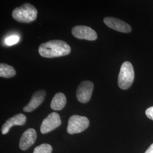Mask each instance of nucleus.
<instances>
[{
	"label": "nucleus",
	"instance_id": "13",
	"mask_svg": "<svg viewBox=\"0 0 153 153\" xmlns=\"http://www.w3.org/2000/svg\"><path fill=\"white\" fill-rule=\"evenodd\" d=\"M16 75V71L14 68L9 65L6 64L1 63L0 64V76L10 78L13 76H14Z\"/></svg>",
	"mask_w": 153,
	"mask_h": 153
},
{
	"label": "nucleus",
	"instance_id": "4",
	"mask_svg": "<svg viewBox=\"0 0 153 153\" xmlns=\"http://www.w3.org/2000/svg\"><path fill=\"white\" fill-rule=\"evenodd\" d=\"M90 122L86 117L79 115H73L68 120L67 132L69 134H76L86 130Z\"/></svg>",
	"mask_w": 153,
	"mask_h": 153
},
{
	"label": "nucleus",
	"instance_id": "6",
	"mask_svg": "<svg viewBox=\"0 0 153 153\" xmlns=\"http://www.w3.org/2000/svg\"><path fill=\"white\" fill-rule=\"evenodd\" d=\"M71 33L76 38L90 41L95 40L98 38L96 31L86 26H76L74 27L71 29Z\"/></svg>",
	"mask_w": 153,
	"mask_h": 153
},
{
	"label": "nucleus",
	"instance_id": "1",
	"mask_svg": "<svg viewBox=\"0 0 153 153\" xmlns=\"http://www.w3.org/2000/svg\"><path fill=\"white\" fill-rule=\"evenodd\" d=\"M39 53L45 58H54L68 55L71 52L70 45L61 40H52L40 45Z\"/></svg>",
	"mask_w": 153,
	"mask_h": 153
},
{
	"label": "nucleus",
	"instance_id": "9",
	"mask_svg": "<svg viewBox=\"0 0 153 153\" xmlns=\"http://www.w3.org/2000/svg\"><path fill=\"white\" fill-rule=\"evenodd\" d=\"M46 96V92L44 90H40L33 94L29 103L23 107V111L26 112H32L37 108L44 101Z\"/></svg>",
	"mask_w": 153,
	"mask_h": 153
},
{
	"label": "nucleus",
	"instance_id": "3",
	"mask_svg": "<svg viewBox=\"0 0 153 153\" xmlns=\"http://www.w3.org/2000/svg\"><path fill=\"white\" fill-rule=\"evenodd\" d=\"M134 79L133 66L129 61H125L121 66L118 76V86L122 90L130 88Z\"/></svg>",
	"mask_w": 153,
	"mask_h": 153
},
{
	"label": "nucleus",
	"instance_id": "2",
	"mask_svg": "<svg viewBox=\"0 0 153 153\" xmlns=\"http://www.w3.org/2000/svg\"><path fill=\"white\" fill-rule=\"evenodd\" d=\"M38 15L36 9L29 3H25L17 7L12 12L14 20L21 23H31L36 20Z\"/></svg>",
	"mask_w": 153,
	"mask_h": 153
},
{
	"label": "nucleus",
	"instance_id": "17",
	"mask_svg": "<svg viewBox=\"0 0 153 153\" xmlns=\"http://www.w3.org/2000/svg\"><path fill=\"white\" fill-rule=\"evenodd\" d=\"M145 153H153V143H152Z\"/></svg>",
	"mask_w": 153,
	"mask_h": 153
},
{
	"label": "nucleus",
	"instance_id": "10",
	"mask_svg": "<svg viewBox=\"0 0 153 153\" xmlns=\"http://www.w3.org/2000/svg\"><path fill=\"white\" fill-rule=\"evenodd\" d=\"M37 134L33 128L28 129L25 131L21 137L19 141V148L22 150H26L31 147L35 143Z\"/></svg>",
	"mask_w": 153,
	"mask_h": 153
},
{
	"label": "nucleus",
	"instance_id": "8",
	"mask_svg": "<svg viewBox=\"0 0 153 153\" xmlns=\"http://www.w3.org/2000/svg\"><path fill=\"white\" fill-rule=\"evenodd\" d=\"M103 22L108 27L117 31L123 33H129L131 31V27L129 24L116 18L105 17Z\"/></svg>",
	"mask_w": 153,
	"mask_h": 153
},
{
	"label": "nucleus",
	"instance_id": "7",
	"mask_svg": "<svg viewBox=\"0 0 153 153\" xmlns=\"http://www.w3.org/2000/svg\"><path fill=\"white\" fill-rule=\"evenodd\" d=\"M61 124L60 117L56 112H52L43 121L40 126V131L46 134L53 131Z\"/></svg>",
	"mask_w": 153,
	"mask_h": 153
},
{
	"label": "nucleus",
	"instance_id": "5",
	"mask_svg": "<svg viewBox=\"0 0 153 153\" xmlns=\"http://www.w3.org/2000/svg\"><path fill=\"white\" fill-rule=\"evenodd\" d=\"M94 90V84L90 81H84L78 85L76 91L77 100L82 103H86L90 100Z\"/></svg>",
	"mask_w": 153,
	"mask_h": 153
},
{
	"label": "nucleus",
	"instance_id": "12",
	"mask_svg": "<svg viewBox=\"0 0 153 153\" xmlns=\"http://www.w3.org/2000/svg\"><path fill=\"white\" fill-rule=\"evenodd\" d=\"M66 103V98L65 95L63 93H57L52 100L51 107L55 111H60L64 108Z\"/></svg>",
	"mask_w": 153,
	"mask_h": 153
},
{
	"label": "nucleus",
	"instance_id": "14",
	"mask_svg": "<svg viewBox=\"0 0 153 153\" xmlns=\"http://www.w3.org/2000/svg\"><path fill=\"white\" fill-rule=\"evenodd\" d=\"M52 148L47 143H43L34 149L33 153H52Z\"/></svg>",
	"mask_w": 153,
	"mask_h": 153
},
{
	"label": "nucleus",
	"instance_id": "16",
	"mask_svg": "<svg viewBox=\"0 0 153 153\" xmlns=\"http://www.w3.org/2000/svg\"><path fill=\"white\" fill-rule=\"evenodd\" d=\"M145 114L149 119L153 120V106L150 107L146 109Z\"/></svg>",
	"mask_w": 153,
	"mask_h": 153
},
{
	"label": "nucleus",
	"instance_id": "15",
	"mask_svg": "<svg viewBox=\"0 0 153 153\" xmlns=\"http://www.w3.org/2000/svg\"><path fill=\"white\" fill-rule=\"evenodd\" d=\"M19 41V38L16 35H13L6 39V44L7 45H12L16 44Z\"/></svg>",
	"mask_w": 153,
	"mask_h": 153
},
{
	"label": "nucleus",
	"instance_id": "11",
	"mask_svg": "<svg viewBox=\"0 0 153 153\" xmlns=\"http://www.w3.org/2000/svg\"><path fill=\"white\" fill-rule=\"evenodd\" d=\"M26 122V116L23 114L14 115L6 121L2 126L1 131L2 134H7L12 126H23Z\"/></svg>",
	"mask_w": 153,
	"mask_h": 153
}]
</instances>
